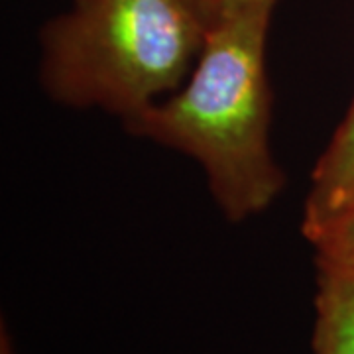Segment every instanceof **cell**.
I'll list each match as a JSON object with an SVG mask.
<instances>
[{
  "instance_id": "obj_1",
  "label": "cell",
  "mask_w": 354,
  "mask_h": 354,
  "mask_svg": "<svg viewBox=\"0 0 354 354\" xmlns=\"http://www.w3.org/2000/svg\"><path fill=\"white\" fill-rule=\"evenodd\" d=\"M272 12L250 10L209 28L187 83L124 120L134 136L199 162L232 223L260 215L286 183L268 140L266 38Z\"/></svg>"
},
{
  "instance_id": "obj_2",
  "label": "cell",
  "mask_w": 354,
  "mask_h": 354,
  "mask_svg": "<svg viewBox=\"0 0 354 354\" xmlns=\"http://www.w3.org/2000/svg\"><path fill=\"white\" fill-rule=\"evenodd\" d=\"M207 32L189 0H75L41 32V85L128 120L179 87Z\"/></svg>"
},
{
  "instance_id": "obj_3",
  "label": "cell",
  "mask_w": 354,
  "mask_h": 354,
  "mask_svg": "<svg viewBox=\"0 0 354 354\" xmlns=\"http://www.w3.org/2000/svg\"><path fill=\"white\" fill-rule=\"evenodd\" d=\"M354 197V99L348 113L319 158L304 209V234L325 225Z\"/></svg>"
},
{
  "instance_id": "obj_4",
  "label": "cell",
  "mask_w": 354,
  "mask_h": 354,
  "mask_svg": "<svg viewBox=\"0 0 354 354\" xmlns=\"http://www.w3.org/2000/svg\"><path fill=\"white\" fill-rule=\"evenodd\" d=\"M313 354H354V279L317 274Z\"/></svg>"
},
{
  "instance_id": "obj_5",
  "label": "cell",
  "mask_w": 354,
  "mask_h": 354,
  "mask_svg": "<svg viewBox=\"0 0 354 354\" xmlns=\"http://www.w3.org/2000/svg\"><path fill=\"white\" fill-rule=\"evenodd\" d=\"M305 239L315 250L317 274L354 279V205Z\"/></svg>"
},
{
  "instance_id": "obj_6",
  "label": "cell",
  "mask_w": 354,
  "mask_h": 354,
  "mask_svg": "<svg viewBox=\"0 0 354 354\" xmlns=\"http://www.w3.org/2000/svg\"><path fill=\"white\" fill-rule=\"evenodd\" d=\"M189 2L209 30L239 14L250 12V10H274L279 0H189Z\"/></svg>"
},
{
  "instance_id": "obj_7",
  "label": "cell",
  "mask_w": 354,
  "mask_h": 354,
  "mask_svg": "<svg viewBox=\"0 0 354 354\" xmlns=\"http://www.w3.org/2000/svg\"><path fill=\"white\" fill-rule=\"evenodd\" d=\"M0 354H16L12 339H10V335L6 333V327H4V325H2V333H0Z\"/></svg>"
},
{
  "instance_id": "obj_8",
  "label": "cell",
  "mask_w": 354,
  "mask_h": 354,
  "mask_svg": "<svg viewBox=\"0 0 354 354\" xmlns=\"http://www.w3.org/2000/svg\"><path fill=\"white\" fill-rule=\"evenodd\" d=\"M351 205H354V197H353V201H351V203H348V207H351Z\"/></svg>"
}]
</instances>
